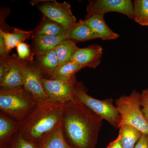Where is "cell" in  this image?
Instances as JSON below:
<instances>
[{
    "instance_id": "obj_1",
    "label": "cell",
    "mask_w": 148,
    "mask_h": 148,
    "mask_svg": "<svg viewBox=\"0 0 148 148\" xmlns=\"http://www.w3.org/2000/svg\"><path fill=\"white\" fill-rule=\"evenodd\" d=\"M103 119L76 100L64 104L63 135L73 148H95Z\"/></svg>"
},
{
    "instance_id": "obj_2",
    "label": "cell",
    "mask_w": 148,
    "mask_h": 148,
    "mask_svg": "<svg viewBox=\"0 0 148 148\" xmlns=\"http://www.w3.org/2000/svg\"><path fill=\"white\" fill-rule=\"evenodd\" d=\"M64 104L37 103L23 120L18 132L30 143L40 146L50 133L62 124Z\"/></svg>"
},
{
    "instance_id": "obj_3",
    "label": "cell",
    "mask_w": 148,
    "mask_h": 148,
    "mask_svg": "<svg viewBox=\"0 0 148 148\" xmlns=\"http://www.w3.org/2000/svg\"><path fill=\"white\" fill-rule=\"evenodd\" d=\"M34 96L24 87L0 88V112L20 122L37 105Z\"/></svg>"
},
{
    "instance_id": "obj_4",
    "label": "cell",
    "mask_w": 148,
    "mask_h": 148,
    "mask_svg": "<svg viewBox=\"0 0 148 148\" xmlns=\"http://www.w3.org/2000/svg\"><path fill=\"white\" fill-rule=\"evenodd\" d=\"M87 92L83 82L77 81L74 86L73 100L89 108L113 127L119 128L121 118L116 107L114 106L113 99L98 100L88 95Z\"/></svg>"
},
{
    "instance_id": "obj_5",
    "label": "cell",
    "mask_w": 148,
    "mask_h": 148,
    "mask_svg": "<svg viewBox=\"0 0 148 148\" xmlns=\"http://www.w3.org/2000/svg\"><path fill=\"white\" fill-rule=\"evenodd\" d=\"M115 104L121 118L119 128L122 125H130L148 135V123L141 108V93L133 90L128 96L121 95Z\"/></svg>"
},
{
    "instance_id": "obj_6",
    "label": "cell",
    "mask_w": 148,
    "mask_h": 148,
    "mask_svg": "<svg viewBox=\"0 0 148 148\" xmlns=\"http://www.w3.org/2000/svg\"><path fill=\"white\" fill-rule=\"evenodd\" d=\"M21 69L24 87L32 94L38 103L52 102L44 89L42 79L44 77L34 61L21 60L18 56L13 54Z\"/></svg>"
},
{
    "instance_id": "obj_7",
    "label": "cell",
    "mask_w": 148,
    "mask_h": 148,
    "mask_svg": "<svg viewBox=\"0 0 148 148\" xmlns=\"http://www.w3.org/2000/svg\"><path fill=\"white\" fill-rule=\"evenodd\" d=\"M87 6L85 18L95 15H105L109 12L122 14L134 20L133 2L130 0H90Z\"/></svg>"
},
{
    "instance_id": "obj_8",
    "label": "cell",
    "mask_w": 148,
    "mask_h": 148,
    "mask_svg": "<svg viewBox=\"0 0 148 148\" xmlns=\"http://www.w3.org/2000/svg\"><path fill=\"white\" fill-rule=\"evenodd\" d=\"M75 76L69 79L43 78L44 89L51 101L64 104L74 99V86L77 81Z\"/></svg>"
},
{
    "instance_id": "obj_9",
    "label": "cell",
    "mask_w": 148,
    "mask_h": 148,
    "mask_svg": "<svg viewBox=\"0 0 148 148\" xmlns=\"http://www.w3.org/2000/svg\"><path fill=\"white\" fill-rule=\"evenodd\" d=\"M44 16L61 24L67 30L76 21L72 12L71 6L66 2L58 3L56 1H45L38 6Z\"/></svg>"
},
{
    "instance_id": "obj_10",
    "label": "cell",
    "mask_w": 148,
    "mask_h": 148,
    "mask_svg": "<svg viewBox=\"0 0 148 148\" xmlns=\"http://www.w3.org/2000/svg\"><path fill=\"white\" fill-rule=\"evenodd\" d=\"M103 49L101 46L92 45L86 47L79 48L72 61H76L82 68L95 69L101 63Z\"/></svg>"
},
{
    "instance_id": "obj_11",
    "label": "cell",
    "mask_w": 148,
    "mask_h": 148,
    "mask_svg": "<svg viewBox=\"0 0 148 148\" xmlns=\"http://www.w3.org/2000/svg\"><path fill=\"white\" fill-rule=\"evenodd\" d=\"M19 125V122L0 112V148H9Z\"/></svg>"
},
{
    "instance_id": "obj_12",
    "label": "cell",
    "mask_w": 148,
    "mask_h": 148,
    "mask_svg": "<svg viewBox=\"0 0 148 148\" xmlns=\"http://www.w3.org/2000/svg\"><path fill=\"white\" fill-rule=\"evenodd\" d=\"M32 38L34 43L33 51L36 56L53 50L59 44L67 39L66 35L60 36L36 35L33 36Z\"/></svg>"
},
{
    "instance_id": "obj_13",
    "label": "cell",
    "mask_w": 148,
    "mask_h": 148,
    "mask_svg": "<svg viewBox=\"0 0 148 148\" xmlns=\"http://www.w3.org/2000/svg\"><path fill=\"white\" fill-rule=\"evenodd\" d=\"M8 61L10 69L2 79L0 80V88H14L24 86L21 69L13 54L8 56Z\"/></svg>"
},
{
    "instance_id": "obj_14",
    "label": "cell",
    "mask_w": 148,
    "mask_h": 148,
    "mask_svg": "<svg viewBox=\"0 0 148 148\" xmlns=\"http://www.w3.org/2000/svg\"><path fill=\"white\" fill-rule=\"evenodd\" d=\"M84 20L98 38L112 40L119 38V34L113 32L106 24L104 15H93Z\"/></svg>"
},
{
    "instance_id": "obj_15",
    "label": "cell",
    "mask_w": 148,
    "mask_h": 148,
    "mask_svg": "<svg viewBox=\"0 0 148 148\" xmlns=\"http://www.w3.org/2000/svg\"><path fill=\"white\" fill-rule=\"evenodd\" d=\"M34 62L45 78H49L59 66L58 57L54 49L36 55Z\"/></svg>"
},
{
    "instance_id": "obj_16",
    "label": "cell",
    "mask_w": 148,
    "mask_h": 148,
    "mask_svg": "<svg viewBox=\"0 0 148 148\" xmlns=\"http://www.w3.org/2000/svg\"><path fill=\"white\" fill-rule=\"evenodd\" d=\"M66 36L68 39L76 42L98 38L84 20L77 21L68 29Z\"/></svg>"
},
{
    "instance_id": "obj_17",
    "label": "cell",
    "mask_w": 148,
    "mask_h": 148,
    "mask_svg": "<svg viewBox=\"0 0 148 148\" xmlns=\"http://www.w3.org/2000/svg\"><path fill=\"white\" fill-rule=\"evenodd\" d=\"M0 34L3 37L9 53L18 43L24 42L26 40L33 36V31H25L14 28L12 32L0 29Z\"/></svg>"
},
{
    "instance_id": "obj_18",
    "label": "cell",
    "mask_w": 148,
    "mask_h": 148,
    "mask_svg": "<svg viewBox=\"0 0 148 148\" xmlns=\"http://www.w3.org/2000/svg\"><path fill=\"white\" fill-rule=\"evenodd\" d=\"M67 31L68 30L64 26L44 16L38 26L33 31V36H64L66 34Z\"/></svg>"
},
{
    "instance_id": "obj_19",
    "label": "cell",
    "mask_w": 148,
    "mask_h": 148,
    "mask_svg": "<svg viewBox=\"0 0 148 148\" xmlns=\"http://www.w3.org/2000/svg\"><path fill=\"white\" fill-rule=\"evenodd\" d=\"M119 129V135L123 148H134L143 134L138 128L130 125H122Z\"/></svg>"
},
{
    "instance_id": "obj_20",
    "label": "cell",
    "mask_w": 148,
    "mask_h": 148,
    "mask_svg": "<svg viewBox=\"0 0 148 148\" xmlns=\"http://www.w3.org/2000/svg\"><path fill=\"white\" fill-rule=\"evenodd\" d=\"M76 43L74 41L67 39L54 49L58 57L59 66L72 61L73 57L79 48Z\"/></svg>"
},
{
    "instance_id": "obj_21",
    "label": "cell",
    "mask_w": 148,
    "mask_h": 148,
    "mask_svg": "<svg viewBox=\"0 0 148 148\" xmlns=\"http://www.w3.org/2000/svg\"><path fill=\"white\" fill-rule=\"evenodd\" d=\"M40 148H73L66 142L63 135L62 124L45 139Z\"/></svg>"
},
{
    "instance_id": "obj_22",
    "label": "cell",
    "mask_w": 148,
    "mask_h": 148,
    "mask_svg": "<svg viewBox=\"0 0 148 148\" xmlns=\"http://www.w3.org/2000/svg\"><path fill=\"white\" fill-rule=\"evenodd\" d=\"M82 69L77 62L71 61L58 66L49 79H69L75 76L76 73Z\"/></svg>"
},
{
    "instance_id": "obj_23",
    "label": "cell",
    "mask_w": 148,
    "mask_h": 148,
    "mask_svg": "<svg viewBox=\"0 0 148 148\" xmlns=\"http://www.w3.org/2000/svg\"><path fill=\"white\" fill-rule=\"evenodd\" d=\"M133 5L134 21L142 26H148V0H135Z\"/></svg>"
},
{
    "instance_id": "obj_24",
    "label": "cell",
    "mask_w": 148,
    "mask_h": 148,
    "mask_svg": "<svg viewBox=\"0 0 148 148\" xmlns=\"http://www.w3.org/2000/svg\"><path fill=\"white\" fill-rule=\"evenodd\" d=\"M16 50L18 58L21 60L34 61L35 53L32 48L27 43L22 42L16 46Z\"/></svg>"
},
{
    "instance_id": "obj_25",
    "label": "cell",
    "mask_w": 148,
    "mask_h": 148,
    "mask_svg": "<svg viewBox=\"0 0 148 148\" xmlns=\"http://www.w3.org/2000/svg\"><path fill=\"white\" fill-rule=\"evenodd\" d=\"M40 146L35 145L25 140L21 133L17 132L9 148H40Z\"/></svg>"
},
{
    "instance_id": "obj_26",
    "label": "cell",
    "mask_w": 148,
    "mask_h": 148,
    "mask_svg": "<svg viewBox=\"0 0 148 148\" xmlns=\"http://www.w3.org/2000/svg\"><path fill=\"white\" fill-rule=\"evenodd\" d=\"M141 101L142 110L148 123V88L142 91Z\"/></svg>"
},
{
    "instance_id": "obj_27",
    "label": "cell",
    "mask_w": 148,
    "mask_h": 148,
    "mask_svg": "<svg viewBox=\"0 0 148 148\" xmlns=\"http://www.w3.org/2000/svg\"><path fill=\"white\" fill-rule=\"evenodd\" d=\"M8 56L0 57V80L7 73L10 69L8 61Z\"/></svg>"
},
{
    "instance_id": "obj_28",
    "label": "cell",
    "mask_w": 148,
    "mask_h": 148,
    "mask_svg": "<svg viewBox=\"0 0 148 148\" xmlns=\"http://www.w3.org/2000/svg\"><path fill=\"white\" fill-rule=\"evenodd\" d=\"M134 148H148V135L143 134Z\"/></svg>"
},
{
    "instance_id": "obj_29",
    "label": "cell",
    "mask_w": 148,
    "mask_h": 148,
    "mask_svg": "<svg viewBox=\"0 0 148 148\" xmlns=\"http://www.w3.org/2000/svg\"><path fill=\"white\" fill-rule=\"evenodd\" d=\"M5 42L3 37L0 34V56L1 57H6L9 56Z\"/></svg>"
},
{
    "instance_id": "obj_30",
    "label": "cell",
    "mask_w": 148,
    "mask_h": 148,
    "mask_svg": "<svg viewBox=\"0 0 148 148\" xmlns=\"http://www.w3.org/2000/svg\"><path fill=\"white\" fill-rule=\"evenodd\" d=\"M106 148H123L121 143L120 135H118L116 139L111 142Z\"/></svg>"
}]
</instances>
